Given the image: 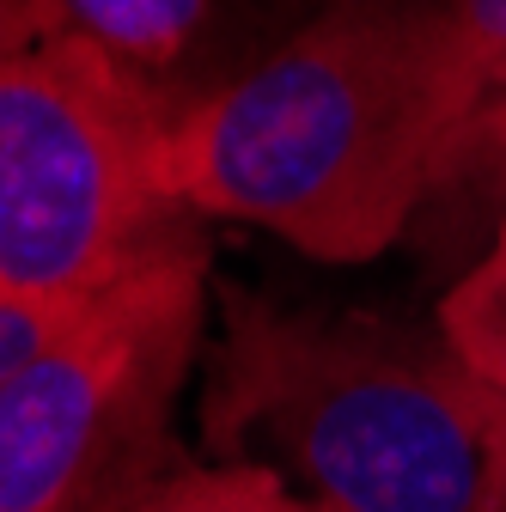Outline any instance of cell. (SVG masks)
Listing matches in <instances>:
<instances>
[{"instance_id": "7", "label": "cell", "mask_w": 506, "mask_h": 512, "mask_svg": "<svg viewBox=\"0 0 506 512\" xmlns=\"http://www.w3.org/2000/svg\"><path fill=\"white\" fill-rule=\"evenodd\" d=\"M141 512H330L311 494H293L269 464H183L171 470Z\"/></svg>"}, {"instance_id": "4", "label": "cell", "mask_w": 506, "mask_h": 512, "mask_svg": "<svg viewBox=\"0 0 506 512\" xmlns=\"http://www.w3.org/2000/svg\"><path fill=\"white\" fill-rule=\"evenodd\" d=\"M208 244L86 299L0 378V512H141L183 470L177 403L202 354Z\"/></svg>"}, {"instance_id": "6", "label": "cell", "mask_w": 506, "mask_h": 512, "mask_svg": "<svg viewBox=\"0 0 506 512\" xmlns=\"http://www.w3.org/2000/svg\"><path fill=\"white\" fill-rule=\"evenodd\" d=\"M433 324L458 348V360L506 397V220H500L494 244L446 287Z\"/></svg>"}, {"instance_id": "10", "label": "cell", "mask_w": 506, "mask_h": 512, "mask_svg": "<svg viewBox=\"0 0 506 512\" xmlns=\"http://www.w3.org/2000/svg\"><path fill=\"white\" fill-rule=\"evenodd\" d=\"M482 159L506 171V80L482 98V116H476L470 147H464V171H470V165H482ZM464 171H458V177H464Z\"/></svg>"}, {"instance_id": "2", "label": "cell", "mask_w": 506, "mask_h": 512, "mask_svg": "<svg viewBox=\"0 0 506 512\" xmlns=\"http://www.w3.org/2000/svg\"><path fill=\"white\" fill-rule=\"evenodd\" d=\"M263 439L330 512H506V397L433 330L220 293L202 445Z\"/></svg>"}, {"instance_id": "3", "label": "cell", "mask_w": 506, "mask_h": 512, "mask_svg": "<svg viewBox=\"0 0 506 512\" xmlns=\"http://www.w3.org/2000/svg\"><path fill=\"white\" fill-rule=\"evenodd\" d=\"M177 110L74 37H37L0 68V287L86 305L202 238L171 196Z\"/></svg>"}, {"instance_id": "1", "label": "cell", "mask_w": 506, "mask_h": 512, "mask_svg": "<svg viewBox=\"0 0 506 512\" xmlns=\"http://www.w3.org/2000/svg\"><path fill=\"white\" fill-rule=\"evenodd\" d=\"M482 86L446 0H324L269 55L177 110L171 196L318 263H372L464 171Z\"/></svg>"}, {"instance_id": "8", "label": "cell", "mask_w": 506, "mask_h": 512, "mask_svg": "<svg viewBox=\"0 0 506 512\" xmlns=\"http://www.w3.org/2000/svg\"><path fill=\"white\" fill-rule=\"evenodd\" d=\"M446 19H452V43L464 55L470 80L488 98L506 80V0H446Z\"/></svg>"}, {"instance_id": "9", "label": "cell", "mask_w": 506, "mask_h": 512, "mask_svg": "<svg viewBox=\"0 0 506 512\" xmlns=\"http://www.w3.org/2000/svg\"><path fill=\"white\" fill-rule=\"evenodd\" d=\"M74 311H80V305H43V299H19V293L0 287V378L19 372L61 324H68Z\"/></svg>"}, {"instance_id": "11", "label": "cell", "mask_w": 506, "mask_h": 512, "mask_svg": "<svg viewBox=\"0 0 506 512\" xmlns=\"http://www.w3.org/2000/svg\"><path fill=\"white\" fill-rule=\"evenodd\" d=\"M37 37H49L43 0H0V68H7L13 55H25Z\"/></svg>"}, {"instance_id": "5", "label": "cell", "mask_w": 506, "mask_h": 512, "mask_svg": "<svg viewBox=\"0 0 506 512\" xmlns=\"http://www.w3.org/2000/svg\"><path fill=\"white\" fill-rule=\"evenodd\" d=\"M43 25L49 37H74L110 55L171 110H189L250 68L244 55H232L238 0H43Z\"/></svg>"}]
</instances>
